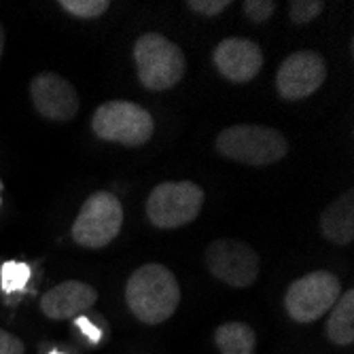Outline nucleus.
Segmentation results:
<instances>
[{
  "label": "nucleus",
  "instance_id": "25",
  "mask_svg": "<svg viewBox=\"0 0 354 354\" xmlns=\"http://www.w3.org/2000/svg\"><path fill=\"white\" fill-rule=\"evenodd\" d=\"M51 354H57V352H51Z\"/></svg>",
  "mask_w": 354,
  "mask_h": 354
},
{
  "label": "nucleus",
  "instance_id": "4",
  "mask_svg": "<svg viewBox=\"0 0 354 354\" xmlns=\"http://www.w3.org/2000/svg\"><path fill=\"white\" fill-rule=\"evenodd\" d=\"M91 130L100 140L117 142L123 147H142L155 132L151 113L134 102L111 100L95 109Z\"/></svg>",
  "mask_w": 354,
  "mask_h": 354
},
{
  "label": "nucleus",
  "instance_id": "3",
  "mask_svg": "<svg viewBox=\"0 0 354 354\" xmlns=\"http://www.w3.org/2000/svg\"><path fill=\"white\" fill-rule=\"evenodd\" d=\"M138 81L149 91L172 89L187 71L183 49L157 32H147L134 43Z\"/></svg>",
  "mask_w": 354,
  "mask_h": 354
},
{
  "label": "nucleus",
  "instance_id": "17",
  "mask_svg": "<svg viewBox=\"0 0 354 354\" xmlns=\"http://www.w3.org/2000/svg\"><path fill=\"white\" fill-rule=\"evenodd\" d=\"M64 11L81 17V19H95L109 11V0H59L57 3Z\"/></svg>",
  "mask_w": 354,
  "mask_h": 354
},
{
  "label": "nucleus",
  "instance_id": "16",
  "mask_svg": "<svg viewBox=\"0 0 354 354\" xmlns=\"http://www.w3.org/2000/svg\"><path fill=\"white\" fill-rule=\"evenodd\" d=\"M30 278V266L24 261H7L0 268V286L7 293L21 291Z\"/></svg>",
  "mask_w": 354,
  "mask_h": 354
},
{
  "label": "nucleus",
  "instance_id": "11",
  "mask_svg": "<svg viewBox=\"0 0 354 354\" xmlns=\"http://www.w3.org/2000/svg\"><path fill=\"white\" fill-rule=\"evenodd\" d=\"M216 71L232 83H248L263 68V51L250 39H223L212 53Z\"/></svg>",
  "mask_w": 354,
  "mask_h": 354
},
{
  "label": "nucleus",
  "instance_id": "23",
  "mask_svg": "<svg viewBox=\"0 0 354 354\" xmlns=\"http://www.w3.org/2000/svg\"><path fill=\"white\" fill-rule=\"evenodd\" d=\"M3 53H5V28L0 24V59H3Z\"/></svg>",
  "mask_w": 354,
  "mask_h": 354
},
{
  "label": "nucleus",
  "instance_id": "9",
  "mask_svg": "<svg viewBox=\"0 0 354 354\" xmlns=\"http://www.w3.org/2000/svg\"><path fill=\"white\" fill-rule=\"evenodd\" d=\"M327 79V64L325 57H320L316 51H295L280 64L276 73V89L280 98L295 102L304 100L314 91L320 89V85Z\"/></svg>",
  "mask_w": 354,
  "mask_h": 354
},
{
  "label": "nucleus",
  "instance_id": "6",
  "mask_svg": "<svg viewBox=\"0 0 354 354\" xmlns=\"http://www.w3.org/2000/svg\"><path fill=\"white\" fill-rule=\"evenodd\" d=\"M123 225V206L109 191H95L83 202L73 227V240L83 248H104L111 244Z\"/></svg>",
  "mask_w": 354,
  "mask_h": 354
},
{
  "label": "nucleus",
  "instance_id": "8",
  "mask_svg": "<svg viewBox=\"0 0 354 354\" xmlns=\"http://www.w3.org/2000/svg\"><path fill=\"white\" fill-rule=\"evenodd\" d=\"M204 259L214 278L236 288L250 286L259 276V254L242 240L221 238L210 242Z\"/></svg>",
  "mask_w": 354,
  "mask_h": 354
},
{
  "label": "nucleus",
  "instance_id": "18",
  "mask_svg": "<svg viewBox=\"0 0 354 354\" xmlns=\"http://www.w3.org/2000/svg\"><path fill=\"white\" fill-rule=\"evenodd\" d=\"M323 9H325V3H320V0H293V3L288 5V17H291L293 24L304 26L316 19L323 13Z\"/></svg>",
  "mask_w": 354,
  "mask_h": 354
},
{
  "label": "nucleus",
  "instance_id": "10",
  "mask_svg": "<svg viewBox=\"0 0 354 354\" xmlns=\"http://www.w3.org/2000/svg\"><path fill=\"white\" fill-rule=\"evenodd\" d=\"M30 100L49 121H71L79 113V93L71 81L55 73H41L30 81Z\"/></svg>",
  "mask_w": 354,
  "mask_h": 354
},
{
  "label": "nucleus",
  "instance_id": "19",
  "mask_svg": "<svg viewBox=\"0 0 354 354\" xmlns=\"http://www.w3.org/2000/svg\"><path fill=\"white\" fill-rule=\"evenodd\" d=\"M276 7L278 5L274 3V0H244V3H242V9H244L246 17L252 19L254 24L268 21L274 15Z\"/></svg>",
  "mask_w": 354,
  "mask_h": 354
},
{
  "label": "nucleus",
  "instance_id": "21",
  "mask_svg": "<svg viewBox=\"0 0 354 354\" xmlns=\"http://www.w3.org/2000/svg\"><path fill=\"white\" fill-rule=\"evenodd\" d=\"M24 352H26V344L17 335L0 327V354H24Z\"/></svg>",
  "mask_w": 354,
  "mask_h": 354
},
{
  "label": "nucleus",
  "instance_id": "24",
  "mask_svg": "<svg viewBox=\"0 0 354 354\" xmlns=\"http://www.w3.org/2000/svg\"><path fill=\"white\" fill-rule=\"evenodd\" d=\"M0 191H3V183H0Z\"/></svg>",
  "mask_w": 354,
  "mask_h": 354
},
{
  "label": "nucleus",
  "instance_id": "2",
  "mask_svg": "<svg viewBox=\"0 0 354 354\" xmlns=\"http://www.w3.org/2000/svg\"><path fill=\"white\" fill-rule=\"evenodd\" d=\"M216 151L246 166H272L288 153V140L274 127L240 123L225 127L216 136Z\"/></svg>",
  "mask_w": 354,
  "mask_h": 354
},
{
  "label": "nucleus",
  "instance_id": "7",
  "mask_svg": "<svg viewBox=\"0 0 354 354\" xmlns=\"http://www.w3.org/2000/svg\"><path fill=\"white\" fill-rule=\"evenodd\" d=\"M342 282L335 274L318 270L297 278L284 295L286 314L295 323L308 325L323 318L339 299Z\"/></svg>",
  "mask_w": 354,
  "mask_h": 354
},
{
  "label": "nucleus",
  "instance_id": "12",
  "mask_svg": "<svg viewBox=\"0 0 354 354\" xmlns=\"http://www.w3.org/2000/svg\"><path fill=\"white\" fill-rule=\"evenodd\" d=\"M98 301V291L81 280H64L41 297V312L51 320H71Z\"/></svg>",
  "mask_w": 354,
  "mask_h": 354
},
{
  "label": "nucleus",
  "instance_id": "22",
  "mask_svg": "<svg viewBox=\"0 0 354 354\" xmlns=\"http://www.w3.org/2000/svg\"><path fill=\"white\" fill-rule=\"evenodd\" d=\"M77 325H79V327H83V331H85V333H89L93 342H98V339H100V333H98V331H93V325H91V323H87V320H85L83 316H79V318H77Z\"/></svg>",
  "mask_w": 354,
  "mask_h": 354
},
{
  "label": "nucleus",
  "instance_id": "13",
  "mask_svg": "<svg viewBox=\"0 0 354 354\" xmlns=\"http://www.w3.org/2000/svg\"><path fill=\"white\" fill-rule=\"evenodd\" d=\"M320 232L325 240L346 246L354 240V193L346 191L320 214Z\"/></svg>",
  "mask_w": 354,
  "mask_h": 354
},
{
  "label": "nucleus",
  "instance_id": "1",
  "mask_svg": "<svg viewBox=\"0 0 354 354\" xmlns=\"http://www.w3.org/2000/svg\"><path fill=\"white\" fill-rule=\"evenodd\" d=\"M125 304L140 323L162 325L180 304L178 280L162 263H145L127 278Z\"/></svg>",
  "mask_w": 354,
  "mask_h": 354
},
{
  "label": "nucleus",
  "instance_id": "20",
  "mask_svg": "<svg viewBox=\"0 0 354 354\" xmlns=\"http://www.w3.org/2000/svg\"><path fill=\"white\" fill-rule=\"evenodd\" d=\"M187 7L189 11L200 13L204 17H214V15H221L223 11H227L232 3L230 0H189Z\"/></svg>",
  "mask_w": 354,
  "mask_h": 354
},
{
  "label": "nucleus",
  "instance_id": "5",
  "mask_svg": "<svg viewBox=\"0 0 354 354\" xmlns=\"http://www.w3.org/2000/svg\"><path fill=\"white\" fill-rule=\"evenodd\" d=\"M204 206V191L191 180L157 185L147 200V216L159 230H176L196 221Z\"/></svg>",
  "mask_w": 354,
  "mask_h": 354
},
{
  "label": "nucleus",
  "instance_id": "14",
  "mask_svg": "<svg viewBox=\"0 0 354 354\" xmlns=\"http://www.w3.org/2000/svg\"><path fill=\"white\" fill-rule=\"evenodd\" d=\"M327 337L335 346H350L354 342V291L348 288L329 310L325 325Z\"/></svg>",
  "mask_w": 354,
  "mask_h": 354
},
{
  "label": "nucleus",
  "instance_id": "15",
  "mask_svg": "<svg viewBox=\"0 0 354 354\" xmlns=\"http://www.w3.org/2000/svg\"><path fill=\"white\" fill-rule=\"evenodd\" d=\"M214 344L221 354H254L257 335L246 323H225L216 327Z\"/></svg>",
  "mask_w": 354,
  "mask_h": 354
}]
</instances>
